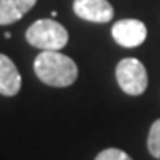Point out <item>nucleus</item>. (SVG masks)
<instances>
[{
	"instance_id": "nucleus-6",
	"label": "nucleus",
	"mask_w": 160,
	"mask_h": 160,
	"mask_svg": "<svg viewBox=\"0 0 160 160\" xmlns=\"http://www.w3.org/2000/svg\"><path fill=\"white\" fill-rule=\"evenodd\" d=\"M21 88V77L8 56L0 54V95L15 97Z\"/></svg>"
},
{
	"instance_id": "nucleus-5",
	"label": "nucleus",
	"mask_w": 160,
	"mask_h": 160,
	"mask_svg": "<svg viewBox=\"0 0 160 160\" xmlns=\"http://www.w3.org/2000/svg\"><path fill=\"white\" fill-rule=\"evenodd\" d=\"M74 12L78 18L93 23H108L114 15L108 0H74Z\"/></svg>"
},
{
	"instance_id": "nucleus-3",
	"label": "nucleus",
	"mask_w": 160,
	"mask_h": 160,
	"mask_svg": "<svg viewBox=\"0 0 160 160\" xmlns=\"http://www.w3.org/2000/svg\"><path fill=\"white\" fill-rule=\"evenodd\" d=\"M116 80L121 90L131 97H137L147 90L149 77L144 64L134 57H126L116 65Z\"/></svg>"
},
{
	"instance_id": "nucleus-1",
	"label": "nucleus",
	"mask_w": 160,
	"mask_h": 160,
	"mask_svg": "<svg viewBox=\"0 0 160 160\" xmlns=\"http://www.w3.org/2000/svg\"><path fill=\"white\" fill-rule=\"evenodd\" d=\"M34 72L49 87H69L78 77L77 64L59 51H42L34 59Z\"/></svg>"
},
{
	"instance_id": "nucleus-8",
	"label": "nucleus",
	"mask_w": 160,
	"mask_h": 160,
	"mask_svg": "<svg viewBox=\"0 0 160 160\" xmlns=\"http://www.w3.org/2000/svg\"><path fill=\"white\" fill-rule=\"evenodd\" d=\"M147 149L152 157L160 160V119H157L150 126L149 137H147Z\"/></svg>"
},
{
	"instance_id": "nucleus-7",
	"label": "nucleus",
	"mask_w": 160,
	"mask_h": 160,
	"mask_svg": "<svg viewBox=\"0 0 160 160\" xmlns=\"http://www.w3.org/2000/svg\"><path fill=\"white\" fill-rule=\"evenodd\" d=\"M38 0H0V25H12L23 18Z\"/></svg>"
},
{
	"instance_id": "nucleus-4",
	"label": "nucleus",
	"mask_w": 160,
	"mask_h": 160,
	"mask_svg": "<svg viewBox=\"0 0 160 160\" xmlns=\"http://www.w3.org/2000/svg\"><path fill=\"white\" fill-rule=\"evenodd\" d=\"M111 34L114 41L122 48H137L147 38V28L139 20L126 18L116 21L113 25Z\"/></svg>"
},
{
	"instance_id": "nucleus-9",
	"label": "nucleus",
	"mask_w": 160,
	"mask_h": 160,
	"mask_svg": "<svg viewBox=\"0 0 160 160\" xmlns=\"http://www.w3.org/2000/svg\"><path fill=\"white\" fill-rule=\"evenodd\" d=\"M95 160H132L126 152H122L121 149H105V150H101L100 154L95 157Z\"/></svg>"
},
{
	"instance_id": "nucleus-2",
	"label": "nucleus",
	"mask_w": 160,
	"mask_h": 160,
	"mask_svg": "<svg viewBox=\"0 0 160 160\" xmlns=\"http://www.w3.org/2000/svg\"><path fill=\"white\" fill-rule=\"evenodd\" d=\"M26 41L42 51H59L67 44L69 33L61 23L44 18L34 21L26 30Z\"/></svg>"
}]
</instances>
